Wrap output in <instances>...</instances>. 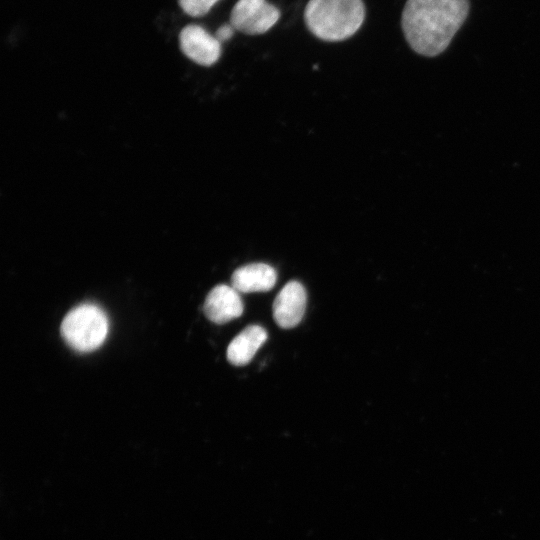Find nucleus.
Returning <instances> with one entry per match:
<instances>
[{
  "mask_svg": "<svg viewBox=\"0 0 540 540\" xmlns=\"http://www.w3.org/2000/svg\"><path fill=\"white\" fill-rule=\"evenodd\" d=\"M280 17L279 10L266 0H238L230 14L234 30L259 35L272 28Z\"/></svg>",
  "mask_w": 540,
  "mask_h": 540,
  "instance_id": "obj_4",
  "label": "nucleus"
},
{
  "mask_svg": "<svg viewBox=\"0 0 540 540\" xmlns=\"http://www.w3.org/2000/svg\"><path fill=\"white\" fill-rule=\"evenodd\" d=\"M306 301V291L301 283L290 281L285 284L273 303V317L277 325L284 329L297 326L303 318Z\"/></svg>",
  "mask_w": 540,
  "mask_h": 540,
  "instance_id": "obj_6",
  "label": "nucleus"
},
{
  "mask_svg": "<svg viewBox=\"0 0 540 540\" xmlns=\"http://www.w3.org/2000/svg\"><path fill=\"white\" fill-rule=\"evenodd\" d=\"M108 326L103 310L93 304H82L65 316L60 331L64 341L72 349L90 352L104 342Z\"/></svg>",
  "mask_w": 540,
  "mask_h": 540,
  "instance_id": "obj_3",
  "label": "nucleus"
},
{
  "mask_svg": "<svg viewBox=\"0 0 540 540\" xmlns=\"http://www.w3.org/2000/svg\"><path fill=\"white\" fill-rule=\"evenodd\" d=\"M179 42L182 52L202 66L213 65L221 55V42L199 25L184 27Z\"/></svg>",
  "mask_w": 540,
  "mask_h": 540,
  "instance_id": "obj_5",
  "label": "nucleus"
},
{
  "mask_svg": "<svg viewBox=\"0 0 540 540\" xmlns=\"http://www.w3.org/2000/svg\"><path fill=\"white\" fill-rule=\"evenodd\" d=\"M468 12V0H407L402 30L416 53L433 57L447 48Z\"/></svg>",
  "mask_w": 540,
  "mask_h": 540,
  "instance_id": "obj_1",
  "label": "nucleus"
},
{
  "mask_svg": "<svg viewBox=\"0 0 540 540\" xmlns=\"http://www.w3.org/2000/svg\"><path fill=\"white\" fill-rule=\"evenodd\" d=\"M365 18L362 0H309L304 20L317 38L337 42L353 36Z\"/></svg>",
  "mask_w": 540,
  "mask_h": 540,
  "instance_id": "obj_2",
  "label": "nucleus"
},
{
  "mask_svg": "<svg viewBox=\"0 0 540 540\" xmlns=\"http://www.w3.org/2000/svg\"><path fill=\"white\" fill-rule=\"evenodd\" d=\"M243 309L239 292L226 284L215 286L208 293L203 306L205 316L217 324H224L240 317Z\"/></svg>",
  "mask_w": 540,
  "mask_h": 540,
  "instance_id": "obj_7",
  "label": "nucleus"
},
{
  "mask_svg": "<svg viewBox=\"0 0 540 540\" xmlns=\"http://www.w3.org/2000/svg\"><path fill=\"white\" fill-rule=\"evenodd\" d=\"M266 340L267 332L262 326H247L228 345V361L236 366L248 364Z\"/></svg>",
  "mask_w": 540,
  "mask_h": 540,
  "instance_id": "obj_9",
  "label": "nucleus"
},
{
  "mask_svg": "<svg viewBox=\"0 0 540 540\" xmlns=\"http://www.w3.org/2000/svg\"><path fill=\"white\" fill-rule=\"evenodd\" d=\"M277 281L275 269L265 263H252L236 269L231 277V286L239 293L265 292Z\"/></svg>",
  "mask_w": 540,
  "mask_h": 540,
  "instance_id": "obj_8",
  "label": "nucleus"
},
{
  "mask_svg": "<svg viewBox=\"0 0 540 540\" xmlns=\"http://www.w3.org/2000/svg\"><path fill=\"white\" fill-rule=\"evenodd\" d=\"M233 32L234 28L231 26V24L222 25L216 32V38L220 42L227 41L232 37Z\"/></svg>",
  "mask_w": 540,
  "mask_h": 540,
  "instance_id": "obj_11",
  "label": "nucleus"
},
{
  "mask_svg": "<svg viewBox=\"0 0 540 540\" xmlns=\"http://www.w3.org/2000/svg\"><path fill=\"white\" fill-rule=\"evenodd\" d=\"M182 10L193 17L207 14L210 9L220 0H178Z\"/></svg>",
  "mask_w": 540,
  "mask_h": 540,
  "instance_id": "obj_10",
  "label": "nucleus"
}]
</instances>
